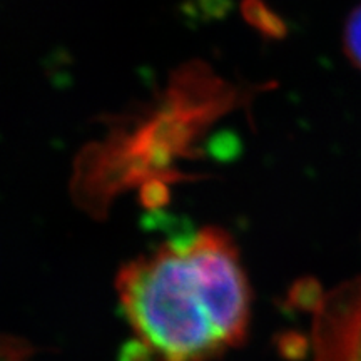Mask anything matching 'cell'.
Returning a JSON list of instances; mask_svg holds the SVG:
<instances>
[{
    "label": "cell",
    "mask_w": 361,
    "mask_h": 361,
    "mask_svg": "<svg viewBox=\"0 0 361 361\" xmlns=\"http://www.w3.org/2000/svg\"><path fill=\"white\" fill-rule=\"evenodd\" d=\"M116 288L149 361H209L247 335L250 284L233 239L219 228L133 259Z\"/></svg>",
    "instance_id": "1"
},
{
    "label": "cell",
    "mask_w": 361,
    "mask_h": 361,
    "mask_svg": "<svg viewBox=\"0 0 361 361\" xmlns=\"http://www.w3.org/2000/svg\"><path fill=\"white\" fill-rule=\"evenodd\" d=\"M313 361H361V276L322 296Z\"/></svg>",
    "instance_id": "2"
},
{
    "label": "cell",
    "mask_w": 361,
    "mask_h": 361,
    "mask_svg": "<svg viewBox=\"0 0 361 361\" xmlns=\"http://www.w3.org/2000/svg\"><path fill=\"white\" fill-rule=\"evenodd\" d=\"M343 42H345L346 56L358 69H361V4L348 17Z\"/></svg>",
    "instance_id": "3"
}]
</instances>
